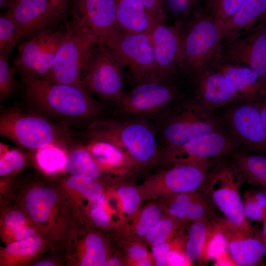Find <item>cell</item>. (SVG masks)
Returning a JSON list of instances; mask_svg holds the SVG:
<instances>
[{
  "label": "cell",
  "mask_w": 266,
  "mask_h": 266,
  "mask_svg": "<svg viewBox=\"0 0 266 266\" xmlns=\"http://www.w3.org/2000/svg\"><path fill=\"white\" fill-rule=\"evenodd\" d=\"M23 83L25 96L31 103L65 122L85 121L100 113V103L83 88L27 77Z\"/></svg>",
  "instance_id": "6da1fadb"
},
{
  "label": "cell",
  "mask_w": 266,
  "mask_h": 266,
  "mask_svg": "<svg viewBox=\"0 0 266 266\" xmlns=\"http://www.w3.org/2000/svg\"><path fill=\"white\" fill-rule=\"evenodd\" d=\"M184 27V56L182 71L196 76L215 68L223 59V40L220 26L212 17L200 8Z\"/></svg>",
  "instance_id": "7a4b0ae2"
},
{
  "label": "cell",
  "mask_w": 266,
  "mask_h": 266,
  "mask_svg": "<svg viewBox=\"0 0 266 266\" xmlns=\"http://www.w3.org/2000/svg\"><path fill=\"white\" fill-rule=\"evenodd\" d=\"M87 137L102 139L125 152L138 167L150 166L161 158L156 134L148 125L114 120L97 121L87 130Z\"/></svg>",
  "instance_id": "3957f363"
},
{
  "label": "cell",
  "mask_w": 266,
  "mask_h": 266,
  "mask_svg": "<svg viewBox=\"0 0 266 266\" xmlns=\"http://www.w3.org/2000/svg\"><path fill=\"white\" fill-rule=\"evenodd\" d=\"M123 67L114 51L94 39L85 54L81 73L82 86L102 101L118 102L124 94Z\"/></svg>",
  "instance_id": "277c9868"
},
{
  "label": "cell",
  "mask_w": 266,
  "mask_h": 266,
  "mask_svg": "<svg viewBox=\"0 0 266 266\" xmlns=\"http://www.w3.org/2000/svg\"><path fill=\"white\" fill-rule=\"evenodd\" d=\"M244 177L233 162L223 163L209 170L202 191L224 214V219L234 229L252 233V227L243 213L240 189Z\"/></svg>",
  "instance_id": "5b68a950"
},
{
  "label": "cell",
  "mask_w": 266,
  "mask_h": 266,
  "mask_svg": "<svg viewBox=\"0 0 266 266\" xmlns=\"http://www.w3.org/2000/svg\"><path fill=\"white\" fill-rule=\"evenodd\" d=\"M0 134L21 147L33 150L52 143L64 146L68 139L62 128L45 118L18 107L1 112Z\"/></svg>",
  "instance_id": "8992f818"
},
{
  "label": "cell",
  "mask_w": 266,
  "mask_h": 266,
  "mask_svg": "<svg viewBox=\"0 0 266 266\" xmlns=\"http://www.w3.org/2000/svg\"><path fill=\"white\" fill-rule=\"evenodd\" d=\"M94 39L81 20L74 14L72 22L66 25L64 36L45 80L84 88L81 81L83 60L88 46Z\"/></svg>",
  "instance_id": "52a82bcc"
},
{
  "label": "cell",
  "mask_w": 266,
  "mask_h": 266,
  "mask_svg": "<svg viewBox=\"0 0 266 266\" xmlns=\"http://www.w3.org/2000/svg\"><path fill=\"white\" fill-rule=\"evenodd\" d=\"M151 30L124 34L116 30L98 39L114 51L123 67H127L136 83L161 78L156 63Z\"/></svg>",
  "instance_id": "ba28073f"
},
{
  "label": "cell",
  "mask_w": 266,
  "mask_h": 266,
  "mask_svg": "<svg viewBox=\"0 0 266 266\" xmlns=\"http://www.w3.org/2000/svg\"><path fill=\"white\" fill-rule=\"evenodd\" d=\"M210 166L174 165L156 172L138 186L142 201L202 191Z\"/></svg>",
  "instance_id": "9c48e42d"
},
{
  "label": "cell",
  "mask_w": 266,
  "mask_h": 266,
  "mask_svg": "<svg viewBox=\"0 0 266 266\" xmlns=\"http://www.w3.org/2000/svg\"><path fill=\"white\" fill-rule=\"evenodd\" d=\"M200 104H187L175 112L163 124L161 132L163 151L220 131L215 118L206 107Z\"/></svg>",
  "instance_id": "30bf717a"
},
{
  "label": "cell",
  "mask_w": 266,
  "mask_h": 266,
  "mask_svg": "<svg viewBox=\"0 0 266 266\" xmlns=\"http://www.w3.org/2000/svg\"><path fill=\"white\" fill-rule=\"evenodd\" d=\"M65 32L46 31L27 39L18 45L13 64L23 77L46 79Z\"/></svg>",
  "instance_id": "8fae6325"
},
{
  "label": "cell",
  "mask_w": 266,
  "mask_h": 266,
  "mask_svg": "<svg viewBox=\"0 0 266 266\" xmlns=\"http://www.w3.org/2000/svg\"><path fill=\"white\" fill-rule=\"evenodd\" d=\"M233 146V140L219 131L163 151L161 159L169 166L210 165L211 160L227 154Z\"/></svg>",
  "instance_id": "7c38bea8"
},
{
  "label": "cell",
  "mask_w": 266,
  "mask_h": 266,
  "mask_svg": "<svg viewBox=\"0 0 266 266\" xmlns=\"http://www.w3.org/2000/svg\"><path fill=\"white\" fill-rule=\"evenodd\" d=\"M164 22L157 23L151 30L154 57L160 77L175 79L182 71L184 23L178 21L174 25L168 26Z\"/></svg>",
  "instance_id": "4fadbf2b"
},
{
  "label": "cell",
  "mask_w": 266,
  "mask_h": 266,
  "mask_svg": "<svg viewBox=\"0 0 266 266\" xmlns=\"http://www.w3.org/2000/svg\"><path fill=\"white\" fill-rule=\"evenodd\" d=\"M175 80L160 78L136 83L118 102L121 110L129 114L141 115L163 109L177 94Z\"/></svg>",
  "instance_id": "5bb4252c"
},
{
  "label": "cell",
  "mask_w": 266,
  "mask_h": 266,
  "mask_svg": "<svg viewBox=\"0 0 266 266\" xmlns=\"http://www.w3.org/2000/svg\"><path fill=\"white\" fill-rule=\"evenodd\" d=\"M222 62L246 66L266 82V15L246 33L227 43Z\"/></svg>",
  "instance_id": "9a60e30c"
},
{
  "label": "cell",
  "mask_w": 266,
  "mask_h": 266,
  "mask_svg": "<svg viewBox=\"0 0 266 266\" xmlns=\"http://www.w3.org/2000/svg\"><path fill=\"white\" fill-rule=\"evenodd\" d=\"M225 120L233 138L243 147L266 156V130L257 102H244L231 108Z\"/></svg>",
  "instance_id": "2e32d148"
},
{
  "label": "cell",
  "mask_w": 266,
  "mask_h": 266,
  "mask_svg": "<svg viewBox=\"0 0 266 266\" xmlns=\"http://www.w3.org/2000/svg\"><path fill=\"white\" fill-rule=\"evenodd\" d=\"M7 11L16 24L20 40L52 30L64 18L48 0H15Z\"/></svg>",
  "instance_id": "e0dca14e"
},
{
  "label": "cell",
  "mask_w": 266,
  "mask_h": 266,
  "mask_svg": "<svg viewBox=\"0 0 266 266\" xmlns=\"http://www.w3.org/2000/svg\"><path fill=\"white\" fill-rule=\"evenodd\" d=\"M57 191L47 185H33L23 198L25 211L39 228L58 235L62 227L60 198Z\"/></svg>",
  "instance_id": "ac0fdd59"
},
{
  "label": "cell",
  "mask_w": 266,
  "mask_h": 266,
  "mask_svg": "<svg viewBox=\"0 0 266 266\" xmlns=\"http://www.w3.org/2000/svg\"><path fill=\"white\" fill-rule=\"evenodd\" d=\"M228 240L227 250L238 266L264 265L266 255L262 230L255 228L251 233L234 229L220 218Z\"/></svg>",
  "instance_id": "d6986e66"
},
{
  "label": "cell",
  "mask_w": 266,
  "mask_h": 266,
  "mask_svg": "<svg viewBox=\"0 0 266 266\" xmlns=\"http://www.w3.org/2000/svg\"><path fill=\"white\" fill-rule=\"evenodd\" d=\"M76 15L98 40L116 30L115 0H75Z\"/></svg>",
  "instance_id": "ffe728a7"
},
{
  "label": "cell",
  "mask_w": 266,
  "mask_h": 266,
  "mask_svg": "<svg viewBox=\"0 0 266 266\" xmlns=\"http://www.w3.org/2000/svg\"><path fill=\"white\" fill-rule=\"evenodd\" d=\"M116 30L124 34H138L164 22L165 13L155 12L134 0H115Z\"/></svg>",
  "instance_id": "44dd1931"
},
{
  "label": "cell",
  "mask_w": 266,
  "mask_h": 266,
  "mask_svg": "<svg viewBox=\"0 0 266 266\" xmlns=\"http://www.w3.org/2000/svg\"><path fill=\"white\" fill-rule=\"evenodd\" d=\"M85 145L104 172L122 179L138 167L119 147L106 140L88 137Z\"/></svg>",
  "instance_id": "7402d4cb"
},
{
  "label": "cell",
  "mask_w": 266,
  "mask_h": 266,
  "mask_svg": "<svg viewBox=\"0 0 266 266\" xmlns=\"http://www.w3.org/2000/svg\"><path fill=\"white\" fill-rule=\"evenodd\" d=\"M196 76L197 93L205 107H219L241 99L231 82L215 68Z\"/></svg>",
  "instance_id": "603a6c76"
},
{
  "label": "cell",
  "mask_w": 266,
  "mask_h": 266,
  "mask_svg": "<svg viewBox=\"0 0 266 266\" xmlns=\"http://www.w3.org/2000/svg\"><path fill=\"white\" fill-rule=\"evenodd\" d=\"M215 68L231 82L244 102H257L266 94V82L246 66L222 62Z\"/></svg>",
  "instance_id": "cb8c5ba5"
},
{
  "label": "cell",
  "mask_w": 266,
  "mask_h": 266,
  "mask_svg": "<svg viewBox=\"0 0 266 266\" xmlns=\"http://www.w3.org/2000/svg\"><path fill=\"white\" fill-rule=\"evenodd\" d=\"M266 15V0H246L237 11L219 26L223 42L233 40L251 30Z\"/></svg>",
  "instance_id": "d4e9b609"
},
{
  "label": "cell",
  "mask_w": 266,
  "mask_h": 266,
  "mask_svg": "<svg viewBox=\"0 0 266 266\" xmlns=\"http://www.w3.org/2000/svg\"><path fill=\"white\" fill-rule=\"evenodd\" d=\"M113 188L110 205H107L119 228L138 210L143 201L138 186L121 182Z\"/></svg>",
  "instance_id": "484cf974"
},
{
  "label": "cell",
  "mask_w": 266,
  "mask_h": 266,
  "mask_svg": "<svg viewBox=\"0 0 266 266\" xmlns=\"http://www.w3.org/2000/svg\"><path fill=\"white\" fill-rule=\"evenodd\" d=\"M165 214L160 202H149L140 207L118 228L120 234L127 240H144L150 229Z\"/></svg>",
  "instance_id": "4316f807"
},
{
  "label": "cell",
  "mask_w": 266,
  "mask_h": 266,
  "mask_svg": "<svg viewBox=\"0 0 266 266\" xmlns=\"http://www.w3.org/2000/svg\"><path fill=\"white\" fill-rule=\"evenodd\" d=\"M232 157L233 163L242 173L245 181L266 189V156L235 151Z\"/></svg>",
  "instance_id": "83f0119b"
},
{
  "label": "cell",
  "mask_w": 266,
  "mask_h": 266,
  "mask_svg": "<svg viewBox=\"0 0 266 266\" xmlns=\"http://www.w3.org/2000/svg\"><path fill=\"white\" fill-rule=\"evenodd\" d=\"M70 175H84L99 180L103 174L85 145H78L67 152L64 169Z\"/></svg>",
  "instance_id": "f1b7e54d"
},
{
  "label": "cell",
  "mask_w": 266,
  "mask_h": 266,
  "mask_svg": "<svg viewBox=\"0 0 266 266\" xmlns=\"http://www.w3.org/2000/svg\"><path fill=\"white\" fill-rule=\"evenodd\" d=\"M44 241L38 235L7 244L1 251V262L5 265L19 264L37 256L43 247Z\"/></svg>",
  "instance_id": "f546056e"
},
{
  "label": "cell",
  "mask_w": 266,
  "mask_h": 266,
  "mask_svg": "<svg viewBox=\"0 0 266 266\" xmlns=\"http://www.w3.org/2000/svg\"><path fill=\"white\" fill-rule=\"evenodd\" d=\"M78 264L81 266H100L110 256L108 245L100 234L87 233L80 246Z\"/></svg>",
  "instance_id": "4dcf8cb0"
},
{
  "label": "cell",
  "mask_w": 266,
  "mask_h": 266,
  "mask_svg": "<svg viewBox=\"0 0 266 266\" xmlns=\"http://www.w3.org/2000/svg\"><path fill=\"white\" fill-rule=\"evenodd\" d=\"M228 240L220 218L213 217L198 264L205 266L227 250Z\"/></svg>",
  "instance_id": "1f68e13d"
},
{
  "label": "cell",
  "mask_w": 266,
  "mask_h": 266,
  "mask_svg": "<svg viewBox=\"0 0 266 266\" xmlns=\"http://www.w3.org/2000/svg\"><path fill=\"white\" fill-rule=\"evenodd\" d=\"M212 218L190 222L186 233L185 251L188 260L192 264L198 262L200 258Z\"/></svg>",
  "instance_id": "d6a6232c"
},
{
  "label": "cell",
  "mask_w": 266,
  "mask_h": 266,
  "mask_svg": "<svg viewBox=\"0 0 266 266\" xmlns=\"http://www.w3.org/2000/svg\"><path fill=\"white\" fill-rule=\"evenodd\" d=\"M185 224L166 213L150 229L144 240L151 247L169 242L183 230Z\"/></svg>",
  "instance_id": "836d02e7"
},
{
  "label": "cell",
  "mask_w": 266,
  "mask_h": 266,
  "mask_svg": "<svg viewBox=\"0 0 266 266\" xmlns=\"http://www.w3.org/2000/svg\"><path fill=\"white\" fill-rule=\"evenodd\" d=\"M67 154L63 146L50 144L36 150V163L45 173H54L65 169Z\"/></svg>",
  "instance_id": "e575fe53"
},
{
  "label": "cell",
  "mask_w": 266,
  "mask_h": 266,
  "mask_svg": "<svg viewBox=\"0 0 266 266\" xmlns=\"http://www.w3.org/2000/svg\"><path fill=\"white\" fill-rule=\"evenodd\" d=\"M197 192L166 196L161 198L160 202L164 207L166 214L176 220L186 224L191 205Z\"/></svg>",
  "instance_id": "d590c367"
},
{
  "label": "cell",
  "mask_w": 266,
  "mask_h": 266,
  "mask_svg": "<svg viewBox=\"0 0 266 266\" xmlns=\"http://www.w3.org/2000/svg\"><path fill=\"white\" fill-rule=\"evenodd\" d=\"M246 0H202L201 9L219 25L229 20Z\"/></svg>",
  "instance_id": "8d00e7d4"
},
{
  "label": "cell",
  "mask_w": 266,
  "mask_h": 266,
  "mask_svg": "<svg viewBox=\"0 0 266 266\" xmlns=\"http://www.w3.org/2000/svg\"><path fill=\"white\" fill-rule=\"evenodd\" d=\"M68 188L79 193L90 202L100 198L104 194L99 180L84 175H70L66 181Z\"/></svg>",
  "instance_id": "74e56055"
},
{
  "label": "cell",
  "mask_w": 266,
  "mask_h": 266,
  "mask_svg": "<svg viewBox=\"0 0 266 266\" xmlns=\"http://www.w3.org/2000/svg\"><path fill=\"white\" fill-rule=\"evenodd\" d=\"M17 29L8 11L0 16V53L8 56L20 41Z\"/></svg>",
  "instance_id": "f35d334b"
},
{
  "label": "cell",
  "mask_w": 266,
  "mask_h": 266,
  "mask_svg": "<svg viewBox=\"0 0 266 266\" xmlns=\"http://www.w3.org/2000/svg\"><path fill=\"white\" fill-rule=\"evenodd\" d=\"M0 175L5 176L22 169L26 165V158L23 152L18 149L9 150L0 142Z\"/></svg>",
  "instance_id": "ab89813d"
},
{
  "label": "cell",
  "mask_w": 266,
  "mask_h": 266,
  "mask_svg": "<svg viewBox=\"0 0 266 266\" xmlns=\"http://www.w3.org/2000/svg\"><path fill=\"white\" fill-rule=\"evenodd\" d=\"M211 203V200L204 192H197L191 205L187 222L214 217Z\"/></svg>",
  "instance_id": "60d3db41"
},
{
  "label": "cell",
  "mask_w": 266,
  "mask_h": 266,
  "mask_svg": "<svg viewBox=\"0 0 266 266\" xmlns=\"http://www.w3.org/2000/svg\"><path fill=\"white\" fill-rule=\"evenodd\" d=\"M89 216L93 224L100 228L108 229L114 226L107 205V197L105 195L99 200L91 202Z\"/></svg>",
  "instance_id": "b9f144b4"
},
{
  "label": "cell",
  "mask_w": 266,
  "mask_h": 266,
  "mask_svg": "<svg viewBox=\"0 0 266 266\" xmlns=\"http://www.w3.org/2000/svg\"><path fill=\"white\" fill-rule=\"evenodd\" d=\"M8 56L0 55V100H4L11 96L17 87L14 76L15 69L8 66Z\"/></svg>",
  "instance_id": "7bdbcfd3"
},
{
  "label": "cell",
  "mask_w": 266,
  "mask_h": 266,
  "mask_svg": "<svg viewBox=\"0 0 266 266\" xmlns=\"http://www.w3.org/2000/svg\"><path fill=\"white\" fill-rule=\"evenodd\" d=\"M30 218L25 212L19 210L8 211L2 220V229L4 234L10 237L24 226L30 224Z\"/></svg>",
  "instance_id": "ee69618b"
},
{
  "label": "cell",
  "mask_w": 266,
  "mask_h": 266,
  "mask_svg": "<svg viewBox=\"0 0 266 266\" xmlns=\"http://www.w3.org/2000/svg\"><path fill=\"white\" fill-rule=\"evenodd\" d=\"M125 260L128 266H136L141 260L152 255L144 244L138 240H129L124 247Z\"/></svg>",
  "instance_id": "f6af8a7d"
},
{
  "label": "cell",
  "mask_w": 266,
  "mask_h": 266,
  "mask_svg": "<svg viewBox=\"0 0 266 266\" xmlns=\"http://www.w3.org/2000/svg\"><path fill=\"white\" fill-rule=\"evenodd\" d=\"M243 197V213L245 218L247 220L262 222L266 217V211L258 203L250 190L247 191Z\"/></svg>",
  "instance_id": "bcb514c9"
},
{
  "label": "cell",
  "mask_w": 266,
  "mask_h": 266,
  "mask_svg": "<svg viewBox=\"0 0 266 266\" xmlns=\"http://www.w3.org/2000/svg\"><path fill=\"white\" fill-rule=\"evenodd\" d=\"M170 241L160 245L151 247V254L154 259L155 266H167L168 256L171 249Z\"/></svg>",
  "instance_id": "7dc6e473"
},
{
  "label": "cell",
  "mask_w": 266,
  "mask_h": 266,
  "mask_svg": "<svg viewBox=\"0 0 266 266\" xmlns=\"http://www.w3.org/2000/svg\"><path fill=\"white\" fill-rule=\"evenodd\" d=\"M155 12L165 13L164 0H134Z\"/></svg>",
  "instance_id": "c3c4849f"
},
{
  "label": "cell",
  "mask_w": 266,
  "mask_h": 266,
  "mask_svg": "<svg viewBox=\"0 0 266 266\" xmlns=\"http://www.w3.org/2000/svg\"><path fill=\"white\" fill-rule=\"evenodd\" d=\"M214 266H238L228 250L221 253L214 260Z\"/></svg>",
  "instance_id": "681fc988"
},
{
  "label": "cell",
  "mask_w": 266,
  "mask_h": 266,
  "mask_svg": "<svg viewBox=\"0 0 266 266\" xmlns=\"http://www.w3.org/2000/svg\"><path fill=\"white\" fill-rule=\"evenodd\" d=\"M250 192L258 203L266 211V189L250 190Z\"/></svg>",
  "instance_id": "f907efd6"
},
{
  "label": "cell",
  "mask_w": 266,
  "mask_h": 266,
  "mask_svg": "<svg viewBox=\"0 0 266 266\" xmlns=\"http://www.w3.org/2000/svg\"><path fill=\"white\" fill-rule=\"evenodd\" d=\"M62 15L68 12L71 0H48Z\"/></svg>",
  "instance_id": "816d5d0a"
},
{
  "label": "cell",
  "mask_w": 266,
  "mask_h": 266,
  "mask_svg": "<svg viewBox=\"0 0 266 266\" xmlns=\"http://www.w3.org/2000/svg\"><path fill=\"white\" fill-rule=\"evenodd\" d=\"M257 102L262 121L266 130V94Z\"/></svg>",
  "instance_id": "f5cc1de1"
},
{
  "label": "cell",
  "mask_w": 266,
  "mask_h": 266,
  "mask_svg": "<svg viewBox=\"0 0 266 266\" xmlns=\"http://www.w3.org/2000/svg\"><path fill=\"white\" fill-rule=\"evenodd\" d=\"M127 265L125 260L118 256H110L103 263L102 266H120Z\"/></svg>",
  "instance_id": "db71d44e"
},
{
  "label": "cell",
  "mask_w": 266,
  "mask_h": 266,
  "mask_svg": "<svg viewBox=\"0 0 266 266\" xmlns=\"http://www.w3.org/2000/svg\"><path fill=\"white\" fill-rule=\"evenodd\" d=\"M15 0H0V9H9L13 4Z\"/></svg>",
  "instance_id": "11a10c76"
},
{
  "label": "cell",
  "mask_w": 266,
  "mask_h": 266,
  "mask_svg": "<svg viewBox=\"0 0 266 266\" xmlns=\"http://www.w3.org/2000/svg\"><path fill=\"white\" fill-rule=\"evenodd\" d=\"M263 227L262 229V233L263 237L264 246L266 255V217L262 222Z\"/></svg>",
  "instance_id": "9f6ffc18"
},
{
  "label": "cell",
  "mask_w": 266,
  "mask_h": 266,
  "mask_svg": "<svg viewBox=\"0 0 266 266\" xmlns=\"http://www.w3.org/2000/svg\"><path fill=\"white\" fill-rule=\"evenodd\" d=\"M33 266H53L54 264L49 260H44L35 263Z\"/></svg>",
  "instance_id": "6f0895ef"
},
{
  "label": "cell",
  "mask_w": 266,
  "mask_h": 266,
  "mask_svg": "<svg viewBox=\"0 0 266 266\" xmlns=\"http://www.w3.org/2000/svg\"><path fill=\"white\" fill-rule=\"evenodd\" d=\"M199 9H200L202 0H187Z\"/></svg>",
  "instance_id": "680465c9"
}]
</instances>
